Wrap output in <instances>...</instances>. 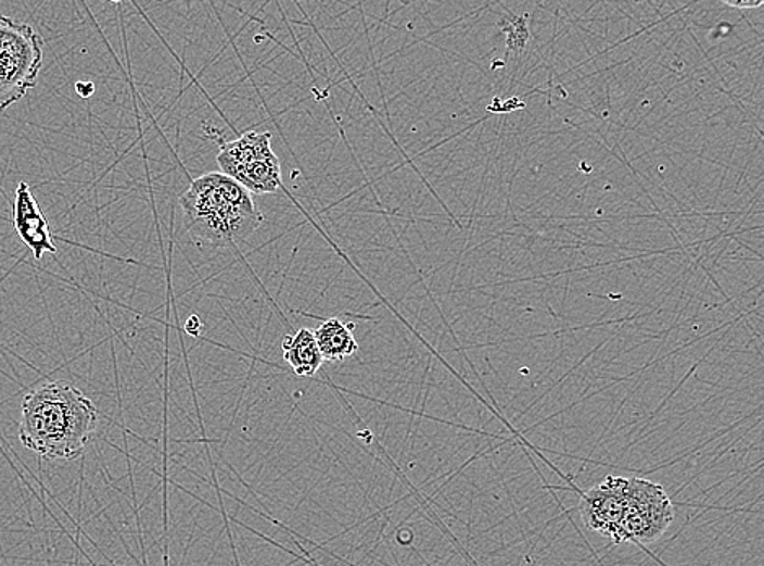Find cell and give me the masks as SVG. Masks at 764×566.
<instances>
[{
    "mask_svg": "<svg viewBox=\"0 0 764 566\" xmlns=\"http://www.w3.org/2000/svg\"><path fill=\"white\" fill-rule=\"evenodd\" d=\"M76 90L82 99H90L96 93V84L82 80V83L76 84Z\"/></svg>",
    "mask_w": 764,
    "mask_h": 566,
    "instance_id": "11",
    "label": "cell"
},
{
    "mask_svg": "<svg viewBox=\"0 0 764 566\" xmlns=\"http://www.w3.org/2000/svg\"><path fill=\"white\" fill-rule=\"evenodd\" d=\"M180 204L188 232L214 247L237 246L265 223L252 193L216 172L194 178Z\"/></svg>",
    "mask_w": 764,
    "mask_h": 566,
    "instance_id": "2",
    "label": "cell"
},
{
    "mask_svg": "<svg viewBox=\"0 0 764 566\" xmlns=\"http://www.w3.org/2000/svg\"><path fill=\"white\" fill-rule=\"evenodd\" d=\"M285 363L298 377H314L323 366V356L318 350L314 330L302 328L295 335H288L282 341Z\"/></svg>",
    "mask_w": 764,
    "mask_h": 566,
    "instance_id": "9",
    "label": "cell"
},
{
    "mask_svg": "<svg viewBox=\"0 0 764 566\" xmlns=\"http://www.w3.org/2000/svg\"><path fill=\"white\" fill-rule=\"evenodd\" d=\"M512 25H507L506 22H500V30L506 32L507 38V50L515 51V53H523L525 50L526 40L530 38L529 28H526V17H513Z\"/></svg>",
    "mask_w": 764,
    "mask_h": 566,
    "instance_id": "10",
    "label": "cell"
},
{
    "mask_svg": "<svg viewBox=\"0 0 764 566\" xmlns=\"http://www.w3.org/2000/svg\"><path fill=\"white\" fill-rule=\"evenodd\" d=\"M43 50V38L31 25L0 14V112L37 87Z\"/></svg>",
    "mask_w": 764,
    "mask_h": 566,
    "instance_id": "3",
    "label": "cell"
},
{
    "mask_svg": "<svg viewBox=\"0 0 764 566\" xmlns=\"http://www.w3.org/2000/svg\"><path fill=\"white\" fill-rule=\"evenodd\" d=\"M673 519V503L662 485L646 478H626L624 516L614 543L655 542L668 530Z\"/></svg>",
    "mask_w": 764,
    "mask_h": 566,
    "instance_id": "5",
    "label": "cell"
},
{
    "mask_svg": "<svg viewBox=\"0 0 764 566\" xmlns=\"http://www.w3.org/2000/svg\"><path fill=\"white\" fill-rule=\"evenodd\" d=\"M99 425L92 400L64 380L43 383L22 402V444L41 457L74 461L86 452Z\"/></svg>",
    "mask_w": 764,
    "mask_h": 566,
    "instance_id": "1",
    "label": "cell"
},
{
    "mask_svg": "<svg viewBox=\"0 0 764 566\" xmlns=\"http://www.w3.org/2000/svg\"><path fill=\"white\" fill-rule=\"evenodd\" d=\"M14 229L22 242L31 250L37 262L43 259L44 253H58L50 224L37 198L31 193V188L25 181H21L15 190Z\"/></svg>",
    "mask_w": 764,
    "mask_h": 566,
    "instance_id": "7",
    "label": "cell"
},
{
    "mask_svg": "<svg viewBox=\"0 0 764 566\" xmlns=\"http://www.w3.org/2000/svg\"><path fill=\"white\" fill-rule=\"evenodd\" d=\"M624 487L626 478L610 475L597 487L582 493L581 516L585 527L613 543L624 516Z\"/></svg>",
    "mask_w": 764,
    "mask_h": 566,
    "instance_id": "6",
    "label": "cell"
},
{
    "mask_svg": "<svg viewBox=\"0 0 764 566\" xmlns=\"http://www.w3.org/2000/svg\"><path fill=\"white\" fill-rule=\"evenodd\" d=\"M724 4L734 9H757L763 5V0H756V2H730V0H727Z\"/></svg>",
    "mask_w": 764,
    "mask_h": 566,
    "instance_id": "13",
    "label": "cell"
},
{
    "mask_svg": "<svg viewBox=\"0 0 764 566\" xmlns=\"http://www.w3.org/2000/svg\"><path fill=\"white\" fill-rule=\"evenodd\" d=\"M200 327L201 320L198 315H191V317L188 318L187 324H184V330H187L188 334L193 335V337H198V335H200Z\"/></svg>",
    "mask_w": 764,
    "mask_h": 566,
    "instance_id": "12",
    "label": "cell"
},
{
    "mask_svg": "<svg viewBox=\"0 0 764 566\" xmlns=\"http://www.w3.org/2000/svg\"><path fill=\"white\" fill-rule=\"evenodd\" d=\"M318 350L323 361L338 363L347 360L359 351V343L354 337V325L344 324L340 318H328L314 330Z\"/></svg>",
    "mask_w": 764,
    "mask_h": 566,
    "instance_id": "8",
    "label": "cell"
},
{
    "mask_svg": "<svg viewBox=\"0 0 764 566\" xmlns=\"http://www.w3.org/2000/svg\"><path fill=\"white\" fill-rule=\"evenodd\" d=\"M220 174L252 194H275L282 187L281 162L272 151L271 133L246 131L227 142L217 155Z\"/></svg>",
    "mask_w": 764,
    "mask_h": 566,
    "instance_id": "4",
    "label": "cell"
}]
</instances>
